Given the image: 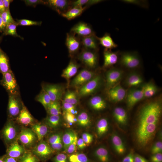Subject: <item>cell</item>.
Here are the masks:
<instances>
[{
  "mask_svg": "<svg viewBox=\"0 0 162 162\" xmlns=\"http://www.w3.org/2000/svg\"><path fill=\"white\" fill-rule=\"evenodd\" d=\"M161 112V102L159 99L148 102L140 109L136 134L137 141L140 145H148L153 138Z\"/></svg>",
  "mask_w": 162,
  "mask_h": 162,
  "instance_id": "6da1fadb",
  "label": "cell"
},
{
  "mask_svg": "<svg viewBox=\"0 0 162 162\" xmlns=\"http://www.w3.org/2000/svg\"><path fill=\"white\" fill-rule=\"evenodd\" d=\"M2 75L1 84L5 89L8 95L20 94L19 86L12 70H10Z\"/></svg>",
  "mask_w": 162,
  "mask_h": 162,
  "instance_id": "7a4b0ae2",
  "label": "cell"
},
{
  "mask_svg": "<svg viewBox=\"0 0 162 162\" xmlns=\"http://www.w3.org/2000/svg\"><path fill=\"white\" fill-rule=\"evenodd\" d=\"M102 81L100 75H96L92 79L78 89V96L84 97L94 94L100 88Z\"/></svg>",
  "mask_w": 162,
  "mask_h": 162,
  "instance_id": "3957f363",
  "label": "cell"
},
{
  "mask_svg": "<svg viewBox=\"0 0 162 162\" xmlns=\"http://www.w3.org/2000/svg\"><path fill=\"white\" fill-rule=\"evenodd\" d=\"M95 73L92 70L84 69L71 81L70 86L77 89L92 79L95 76Z\"/></svg>",
  "mask_w": 162,
  "mask_h": 162,
  "instance_id": "277c9868",
  "label": "cell"
},
{
  "mask_svg": "<svg viewBox=\"0 0 162 162\" xmlns=\"http://www.w3.org/2000/svg\"><path fill=\"white\" fill-rule=\"evenodd\" d=\"M97 51L82 48L77 56L78 59L87 67L93 68L98 64Z\"/></svg>",
  "mask_w": 162,
  "mask_h": 162,
  "instance_id": "5b68a950",
  "label": "cell"
},
{
  "mask_svg": "<svg viewBox=\"0 0 162 162\" xmlns=\"http://www.w3.org/2000/svg\"><path fill=\"white\" fill-rule=\"evenodd\" d=\"M120 62L122 66L127 68L134 69L139 66L141 60L136 52H127L121 54Z\"/></svg>",
  "mask_w": 162,
  "mask_h": 162,
  "instance_id": "8992f818",
  "label": "cell"
},
{
  "mask_svg": "<svg viewBox=\"0 0 162 162\" xmlns=\"http://www.w3.org/2000/svg\"><path fill=\"white\" fill-rule=\"evenodd\" d=\"M122 70L113 68L108 70L106 74V88L108 90L118 83L123 75Z\"/></svg>",
  "mask_w": 162,
  "mask_h": 162,
  "instance_id": "52a82bcc",
  "label": "cell"
},
{
  "mask_svg": "<svg viewBox=\"0 0 162 162\" xmlns=\"http://www.w3.org/2000/svg\"><path fill=\"white\" fill-rule=\"evenodd\" d=\"M20 94L8 95V110L9 116L12 117H17L23 105Z\"/></svg>",
  "mask_w": 162,
  "mask_h": 162,
  "instance_id": "ba28073f",
  "label": "cell"
},
{
  "mask_svg": "<svg viewBox=\"0 0 162 162\" xmlns=\"http://www.w3.org/2000/svg\"><path fill=\"white\" fill-rule=\"evenodd\" d=\"M42 89L48 94L52 101H59L64 94L63 87L58 84H43Z\"/></svg>",
  "mask_w": 162,
  "mask_h": 162,
  "instance_id": "9c48e42d",
  "label": "cell"
},
{
  "mask_svg": "<svg viewBox=\"0 0 162 162\" xmlns=\"http://www.w3.org/2000/svg\"><path fill=\"white\" fill-rule=\"evenodd\" d=\"M65 45L69 56L72 57L78 52L81 47L80 38L70 32L66 34Z\"/></svg>",
  "mask_w": 162,
  "mask_h": 162,
  "instance_id": "30bf717a",
  "label": "cell"
},
{
  "mask_svg": "<svg viewBox=\"0 0 162 162\" xmlns=\"http://www.w3.org/2000/svg\"><path fill=\"white\" fill-rule=\"evenodd\" d=\"M46 5L61 15L72 8V1L68 0H48L45 1Z\"/></svg>",
  "mask_w": 162,
  "mask_h": 162,
  "instance_id": "8fae6325",
  "label": "cell"
},
{
  "mask_svg": "<svg viewBox=\"0 0 162 162\" xmlns=\"http://www.w3.org/2000/svg\"><path fill=\"white\" fill-rule=\"evenodd\" d=\"M70 32L81 38L95 33L91 26L86 22L80 21L74 25L71 28Z\"/></svg>",
  "mask_w": 162,
  "mask_h": 162,
  "instance_id": "7c38bea8",
  "label": "cell"
},
{
  "mask_svg": "<svg viewBox=\"0 0 162 162\" xmlns=\"http://www.w3.org/2000/svg\"><path fill=\"white\" fill-rule=\"evenodd\" d=\"M126 95L127 106L129 109H131L137 103L144 98L143 87L140 88L130 89Z\"/></svg>",
  "mask_w": 162,
  "mask_h": 162,
  "instance_id": "4fadbf2b",
  "label": "cell"
},
{
  "mask_svg": "<svg viewBox=\"0 0 162 162\" xmlns=\"http://www.w3.org/2000/svg\"><path fill=\"white\" fill-rule=\"evenodd\" d=\"M126 95V90L119 83L108 90V98L113 102L117 103L123 100Z\"/></svg>",
  "mask_w": 162,
  "mask_h": 162,
  "instance_id": "5bb4252c",
  "label": "cell"
},
{
  "mask_svg": "<svg viewBox=\"0 0 162 162\" xmlns=\"http://www.w3.org/2000/svg\"><path fill=\"white\" fill-rule=\"evenodd\" d=\"M82 48L91 50L98 51L99 43L95 34L80 38Z\"/></svg>",
  "mask_w": 162,
  "mask_h": 162,
  "instance_id": "9a60e30c",
  "label": "cell"
},
{
  "mask_svg": "<svg viewBox=\"0 0 162 162\" xmlns=\"http://www.w3.org/2000/svg\"><path fill=\"white\" fill-rule=\"evenodd\" d=\"M37 136L32 130L28 129L22 130L19 135V140L25 145L29 146L34 143Z\"/></svg>",
  "mask_w": 162,
  "mask_h": 162,
  "instance_id": "2e32d148",
  "label": "cell"
},
{
  "mask_svg": "<svg viewBox=\"0 0 162 162\" xmlns=\"http://www.w3.org/2000/svg\"><path fill=\"white\" fill-rule=\"evenodd\" d=\"M104 63L103 67L107 68L116 64L118 59L117 52H113L111 50L105 49L104 51Z\"/></svg>",
  "mask_w": 162,
  "mask_h": 162,
  "instance_id": "e0dca14e",
  "label": "cell"
},
{
  "mask_svg": "<svg viewBox=\"0 0 162 162\" xmlns=\"http://www.w3.org/2000/svg\"><path fill=\"white\" fill-rule=\"evenodd\" d=\"M79 66L74 60H71L68 65L63 71L61 76L68 81L76 73Z\"/></svg>",
  "mask_w": 162,
  "mask_h": 162,
  "instance_id": "ac0fdd59",
  "label": "cell"
},
{
  "mask_svg": "<svg viewBox=\"0 0 162 162\" xmlns=\"http://www.w3.org/2000/svg\"><path fill=\"white\" fill-rule=\"evenodd\" d=\"M143 81V79L140 74L136 72H132L127 77L125 83L128 87H133L140 85Z\"/></svg>",
  "mask_w": 162,
  "mask_h": 162,
  "instance_id": "d6986e66",
  "label": "cell"
},
{
  "mask_svg": "<svg viewBox=\"0 0 162 162\" xmlns=\"http://www.w3.org/2000/svg\"><path fill=\"white\" fill-rule=\"evenodd\" d=\"M53 150L46 142H40L34 148V151L36 154L41 157H45L51 154Z\"/></svg>",
  "mask_w": 162,
  "mask_h": 162,
  "instance_id": "ffe728a7",
  "label": "cell"
},
{
  "mask_svg": "<svg viewBox=\"0 0 162 162\" xmlns=\"http://www.w3.org/2000/svg\"><path fill=\"white\" fill-rule=\"evenodd\" d=\"M97 38L99 44L105 48V49L111 50L118 46L109 33H105L103 36L100 37H97Z\"/></svg>",
  "mask_w": 162,
  "mask_h": 162,
  "instance_id": "44dd1931",
  "label": "cell"
},
{
  "mask_svg": "<svg viewBox=\"0 0 162 162\" xmlns=\"http://www.w3.org/2000/svg\"><path fill=\"white\" fill-rule=\"evenodd\" d=\"M89 104L93 109L100 111L105 109L106 106V104L105 100L102 97L96 95L92 97L89 100Z\"/></svg>",
  "mask_w": 162,
  "mask_h": 162,
  "instance_id": "7402d4cb",
  "label": "cell"
},
{
  "mask_svg": "<svg viewBox=\"0 0 162 162\" xmlns=\"http://www.w3.org/2000/svg\"><path fill=\"white\" fill-rule=\"evenodd\" d=\"M17 119L20 123L26 125L31 124L33 121L32 116L24 104Z\"/></svg>",
  "mask_w": 162,
  "mask_h": 162,
  "instance_id": "603a6c76",
  "label": "cell"
},
{
  "mask_svg": "<svg viewBox=\"0 0 162 162\" xmlns=\"http://www.w3.org/2000/svg\"><path fill=\"white\" fill-rule=\"evenodd\" d=\"M88 8L87 6L72 7L61 16L68 20H70L80 15Z\"/></svg>",
  "mask_w": 162,
  "mask_h": 162,
  "instance_id": "cb8c5ba5",
  "label": "cell"
},
{
  "mask_svg": "<svg viewBox=\"0 0 162 162\" xmlns=\"http://www.w3.org/2000/svg\"><path fill=\"white\" fill-rule=\"evenodd\" d=\"M24 151L23 147L16 141L12 143L9 146L8 153L9 157L15 158L19 157Z\"/></svg>",
  "mask_w": 162,
  "mask_h": 162,
  "instance_id": "d4e9b609",
  "label": "cell"
},
{
  "mask_svg": "<svg viewBox=\"0 0 162 162\" xmlns=\"http://www.w3.org/2000/svg\"><path fill=\"white\" fill-rule=\"evenodd\" d=\"M113 115L118 123L122 125L126 124L128 116L126 111L123 108L121 107L115 108L113 111Z\"/></svg>",
  "mask_w": 162,
  "mask_h": 162,
  "instance_id": "484cf974",
  "label": "cell"
},
{
  "mask_svg": "<svg viewBox=\"0 0 162 162\" xmlns=\"http://www.w3.org/2000/svg\"><path fill=\"white\" fill-rule=\"evenodd\" d=\"M32 129L39 141L41 140L48 131L47 126L40 123H37L33 125Z\"/></svg>",
  "mask_w": 162,
  "mask_h": 162,
  "instance_id": "4316f807",
  "label": "cell"
},
{
  "mask_svg": "<svg viewBox=\"0 0 162 162\" xmlns=\"http://www.w3.org/2000/svg\"><path fill=\"white\" fill-rule=\"evenodd\" d=\"M111 140L116 152L120 155L124 154L126 148L121 138L118 135L114 134L112 136Z\"/></svg>",
  "mask_w": 162,
  "mask_h": 162,
  "instance_id": "83f0119b",
  "label": "cell"
},
{
  "mask_svg": "<svg viewBox=\"0 0 162 162\" xmlns=\"http://www.w3.org/2000/svg\"><path fill=\"white\" fill-rule=\"evenodd\" d=\"M3 133L5 140L8 142L14 140L16 135V129L11 122L8 123L5 126Z\"/></svg>",
  "mask_w": 162,
  "mask_h": 162,
  "instance_id": "f1b7e54d",
  "label": "cell"
},
{
  "mask_svg": "<svg viewBox=\"0 0 162 162\" xmlns=\"http://www.w3.org/2000/svg\"><path fill=\"white\" fill-rule=\"evenodd\" d=\"M10 70L9 58L0 48V71L3 74Z\"/></svg>",
  "mask_w": 162,
  "mask_h": 162,
  "instance_id": "f546056e",
  "label": "cell"
},
{
  "mask_svg": "<svg viewBox=\"0 0 162 162\" xmlns=\"http://www.w3.org/2000/svg\"><path fill=\"white\" fill-rule=\"evenodd\" d=\"M77 136L76 133L72 130L67 131L64 133L62 139L63 148L65 151Z\"/></svg>",
  "mask_w": 162,
  "mask_h": 162,
  "instance_id": "4dcf8cb0",
  "label": "cell"
},
{
  "mask_svg": "<svg viewBox=\"0 0 162 162\" xmlns=\"http://www.w3.org/2000/svg\"><path fill=\"white\" fill-rule=\"evenodd\" d=\"M35 100L41 103L46 109L52 102L48 94L42 89L35 97Z\"/></svg>",
  "mask_w": 162,
  "mask_h": 162,
  "instance_id": "1f68e13d",
  "label": "cell"
},
{
  "mask_svg": "<svg viewBox=\"0 0 162 162\" xmlns=\"http://www.w3.org/2000/svg\"><path fill=\"white\" fill-rule=\"evenodd\" d=\"M142 87L144 98H149L152 97L158 91L157 86L151 82L146 83Z\"/></svg>",
  "mask_w": 162,
  "mask_h": 162,
  "instance_id": "d6a6232c",
  "label": "cell"
},
{
  "mask_svg": "<svg viewBox=\"0 0 162 162\" xmlns=\"http://www.w3.org/2000/svg\"><path fill=\"white\" fill-rule=\"evenodd\" d=\"M50 115H60L62 114L59 101H52L46 109Z\"/></svg>",
  "mask_w": 162,
  "mask_h": 162,
  "instance_id": "836d02e7",
  "label": "cell"
},
{
  "mask_svg": "<svg viewBox=\"0 0 162 162\" xmlns=\"http://www.w3.org/2000/svg\"><path fill=\"white\" fill-rule=\"evenodd\" d=\"M78 96L76 92L69 90L65 94L62 101L76 105L79 102Z\"/></svg>",
  "mask_w": 162,
  "mask_h": 162,
  "instance_id": "e575fe53",
  "label": "cell"
},
{
  "mask_svg": "<svg viewBox=\"0 0 162 162\" xmlns=\"http://www.w3.org/2000/svg\"><path fill=\"white\" fill-rule=\"evenodd\" d=\"M108 122L105 118H102L99 120L97 124V131L98 135L101 136L105 134L108 131Z\"/></svg>",
  "mask_w": 162,
  "mask_h": 162,
  "instance_id": "d590c367",
  "label": "cell"
},
{
  "mask_svg": "<svg viewBox=\"0 0 162 162\" xmlns=\"http://www.w3.org/2000/svg\"><path fill=\"white\" fill-rule=\"evenodd\" d=\"M103 1L102 0H77L72 2V7H73L87 6L88 7Z\"/></svg>",
  "mask_w": 162,
  "mask_h": 162,
  "instance_id": "8d00e7d4",
  "label": "cell"
},
{
  "mask_svg": "<svg viewBox=\"0 0 162 162\" xmlns=\"http://www.w3.org/2000/svg\"><path fill=\"white\" fill-rule=\"evenodd\" d=\"M96 157L101 162H108L109 157L108 151L105 148L100 147L98 148L94 153Z\"/></svg>",
  "mask_w": 162,
  "mask_h": 162,
  "instance_id": "74e56055",
  "label": "cell"
},
{
  "mask_svg": "<svg viewBox=\"0 0 162 162\" xmlns=\"http://www.w3.org/2000/svg\"><path fill=\"white\" fill-rule=\"evenodd\" d=\"M77 122L80 125L85 127L88 126L91 123L90 117L86 112H80L76 117Z\"/></svg>",
  "mask_w": 162,
  "mask_h": 162,
  "instance_id": "f35d334b",
  "label": "cell"
},
{
  "mask_svg": "<svg viewBox=\"0 0 162 162\" xmlns=\"http://www.w3.org/2000/svg\"><path fill=\"white\" fill-rule=\"evenodd\" d=\"M61 121L60 115H50L45 119L46 124L52 128H55L59 125Z\"/></svg>",
  "mask_w": 162,
  "mask_h": 162,
  "instance_id": "ab89813d",
  "label": "cell"
},
{
  "mask_svg": "<svg viewBox=\"0 0 162 162\" xmlns=\"http://www.w3.org/2000/svg\"><path fill=\"white\" fill-rule=\"evenodd\" d=\"M17 26V24L14 23H10L7 25L4 30L5 34L20 38L23 39V38L17 33L16 27Z\"/></svg>",
  "mask_w": 162,
  "mask_h": 162,
  "instance_id": "60d3db41",
  "label": "cell"
},
{
  "mask_svg": "<svg viewBox=\"0 0 162 162\" xmlns=\"http://www.w3.org/2000/svg\"><path fill=\"white\" fill-rule=\"evenodd\" d=\"M69 159L70 162H89L86 155L82 153L72 154Z\"/></svg>",
  "mask_w": 162,
  "mask_h": 162,
  "instance_id": "b9f144b4",
  "label": "cell"
},
{
  "mask_svg": "<svg viewBox=\"0 0 162 162\" xmlns=\"http://www.w3.org/2000/svg\"><path fill=\"white\" fill-rule=\"evenodd\" d=\"M0 14L6 26L10 23L17 24L16 21H15L12 17L10 10H5L0 13Z\"/></svg>",
  "mask_w": 162,
  "mask_h": 162,
  "instance_id": "7bdbcfd3",
  "label": "cell"
},
{
  "mask_svg": "<svg viewBox=\"0 0 162 162\" xmlns=\"http://www.w3.org/2000/svg\"><path fill=\"white\" fill-rule=\"evenodd\" d=\"M16 22L18 26H40L42 23L41 21H37L26 19L18 20Z\"/></svg>",
  "mask_w": 162,
  "mask_h": 162,
  "instance_id": "ee69618b",
  "label": "cell"
},
{
  "mask_svg": "<svg viewBox=\"0 0 162 162\" xmlns=\"http://www.w3.org/2000/svg\"><path fill=\"white\" fill-rule=\"evenodd\" d=\"M122 2L124 3L133 4L138 6L144 8H148V4L147 1L144 0H122Z\"/></svg>",
  "mask_w": 162,
  "mask_h": 162,
  "instance_id": "f6af8a7d",
  "label": "cell"
},
{
  "mask_svg": "<svg viewBox=\"0 0 162 162\" xmlns=\"http://www.w3.org/2000/svg\"><path fill=\"white\" fill-rule=\"evenodd\" d=\"M62 108L63 112H70L74 115L77 113V111L76 110V105L63 101Z\"/></svg>",
  "mask_w": 162,
  "mask_h": 162,
  "instance_id": "bcb514c9",
  "label": "cell"
},
{
  "mask_svg": "<svg viewBox=\"0 0 162 162\" xmlns=\"http://www.w3.org/2000/svg\"><path fill=\"white\" fill-rule=\"evenodd\" d=\"M63 116L64 120L68 124L71 125L77 122L76 117L74 115L70 113L63 112Z\"/></svg>",
  "mask_w": 162,
  "mask_h": 162,
  "instance_id": "7dc6e473",
  "label": "cell"
},
{
  "mask_svg": "<svg viewBox=\"0 0 162 162\" xmlns=\"http://www.w3.org/2000/svg\"><path fill=\"white\" fill-rule=\"evenodd\" d=\"M21 162H37L35 157L31 153L25 154L22 157Z\"/></svg>",
  "mask_w": 162,
  "mask_h": 162,
  "instance_id": "c3c4849f",
  "label": "cell"
},
{
  "mask_svg": "<svg viewBox=\"0 0 162 162\" xmlns=\"http://www.w3.org/2000/svg\"><path fill=\"white\" fill-rule=\"evenodd\" d=\"M25 4L28 6L35 7L39 4L45 5V1L42 0H24Z\"/></svg>",
  "mask_w": 162,
  "mask_h": 162,
  "instance_id": "681fc988",
  "label": "cell"
},
{
  "mask_svg": "<svg viewBox=\"0 0 162 162\" xmlns=\"http://www.w3.org/2000/svg\"><path fill=\"white\" fill-rule=\"evenodd\" d=\"M162 151V142L160 141H158L155 142L151 149V152L153 154L161 153Z\"/></svg>",
  "mask_w": 162,
  "mask_h": 162,
  "instance_id": "f907efd6",
  "label": "cell"
},
{
  "mask_svg": "<svg viewBox=\"0 0 162 162\" xmlns=\"http://www.w3.org/2000/svg\"><path fill=\"white\" fill-rule=\"evenodd\" d=\"M78 139L77 136L74 141L69 145L66 151L68 154H72L76 151L77 148V141Z\"/></svg>",
  "mask_w": 162,
  "mask_h": 162,
  "instance_id": "816d5d0a",
  "label": "cell"
},
{
  "mask_svg": "<svg viewBox=\"0 0 162 162\" xmlns=\"http://www.w3.org/2000/svg\"><path fill=\"white\" fill-rule=\"evenodd\" d=\"M82 138L86 146H88L92 142L93 140V136L88 133H84L82 134Z\"/></svg>",
  "mask_w": 162,
  "mask_h": 162,
  "instance_id": "f5cc1de1",
  "label": "cell"
},
{
  "mask_svg": "<svg viewBox=\"0 0 162 162\" xmlns=\"http://www.w3.org/2000/svg\"><path fill=\"white\" fill-rule=\"evenodd\" d=\"M61 139L62 138L59 134H54L50 137L48 139V142L50 146L56 143Z\"/></svg>",
  "mask_w": 162,
  "mask_h": 162,
  "instance_id": "db71d44e",
  "label": "cell"
},
{
  "mask_svg": "<svg viewBox=\"0 0 162 162\" xmlns=\"http://www.w3.org/2000/svg\"><path fill=\"white\" fill-rule=\"evenodd\" d=\"M54 162H68L66 155L63 153L57 155L54 158Z\"/></svg>",
  "mask_w": 162,
  "mask_h": 162,
  "instance_id": "11a10c76",
  "label": "cell"
},
{
  "mask_svg": "<svg viewBox=\"0 0 162 162\" xmlns=\"http://www.w3.org/2000/svg\"><path fill=\"white\" fill-rule=\"evenodd\" d=\"M152 162H162V154L161 153L153 154L151 158Z\"/></svg>",
  "mask_w": 162,
  "mask_h": 162,
  "instance_id": "9f6ffc18",
  "label": "cell"
},
{
  "mask_svg": "<svg viewBox=\"0 0 162 162\" xmlns=\"http://www.w3.org/2000/svg\"><path fill=\"white\" fill-rule=\"evenodd\" d=\"M50 146L53 150L58 151L60 150L63 146L62 139L60 140L56 143Z\"/></svg>",
  "mask_w": 162,
  "mask_h": 162,
  "instance_id": "6f0895ef",
  "label": "cell"
},
{
  "mask_svg": "<svg viewBox=\"0 0 162 162\" xmlns=\"http://www.w3.org/2000/svg\"><path fill=\"white\" fill-rule=\"evenodd\" d=\"M134 156L133 152H130L124 158L122 162H134Z\"/></svg>",
  "mask_w": 162,
  "mask_h": 162,
  "instance_id": "680465c9",
  "label": "cell"
},
{
  "mask_svg": "<svg viewBox=\"0 0 162 162\" xmlns=\"http://www.w3.org/2000/svg\"><path fill=\"white\" fill-rule=\"evenodd\" d=\"M134 162H149L143 157L138 154H134Z\"/></svg>",
  "mask_w": 162,
  "mask_h": 162,
  "instance_id": "91938a15",
  "label": "cell"
},
{
  "mask_svg": "<svg viewBox=\"0 0 162 162\" xmlns=\"http://www.w3.org/2000/svg\"><path fill=\"white\" fill-rule=\"evenodd\" d=\"M86 146V144L81 138L77 139V146L80 149H83Z\"/></svg>",
  "mask_w": 162,
  "mask_h": 162,
  "instance_id": "94428289",
  "label": "cell"
},
{
  "mask_svg": "<svg viewBox=\"0 0 162 162\" xmlns=\"http://www.w3.org/2000/svg\"><path fill=\"white\" fill-rule=\"evenodd\" d=\"M5 10H10L9 7L10 3L13 1L12 0H2Z\"/></svg>",
  "mask_w": 162,
  "mask_h": 162,
  "instance_id": "6125c7cd",
  "label": "cell"
},
{
  "mask_svg": "<svg viewBox=\"0 0 162 162\" xmlns=\"http://www.w3.org/2000/svg\"><path fill=\"white\" fill-rule=\"evenodd\" d=\"M6 25L4 23L0 14V31L4 30Z\"/></svg>",
  "mask_w": 162,
  "mask_h": 162,
  "instance_id": "be15d7a7",
  "label": "cell"
},
{
  "mask_svg": "<svg viewBox=\"0 0 162 162\" xmlns=\"http://www.w3.org/2000/svg\"><path fill=\"white\" fill-rule=\"evenodd\" d=\"M5 9L2 0H0V14L4 12Z\"/></svg>",
  "mask_w": 162,
  "mask_h": 162,
  "instance_id": "e7e4bbea",
  "label": "cell"
},
{
  "mask_svg": "<svg viewBox=\"0 0 162 162\" xmlns=\"http://www.w3.org/2000/svg\"><path fill=\"white\" fill-rule=\"evenodd\" d=\"M4 161V162H17L14 158L10 157L7 158Z\"/></svg>",
  "mask_w": 162,
  "mask_h": 162,
  "instance_id": "03108f58",
  "label": "cell"
},
{
  "mask_svg": "<svg viewBox=\"0 0 162 162\" xmlns=\"http://www.w3.org/2000/svg\"><path fill=\"white\" fill-rule=\"evenodd\" d=\"M0 162H4V161L2 159H0Z\"/></svg>",
  "mask_w": 162,
  "mask_h": 162,
  "instance_id": "003e7915",
  "label": "cell"
}]
</instances>
